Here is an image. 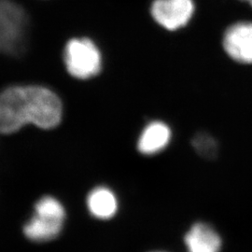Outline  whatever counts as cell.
Returning a JSON list of instances; mask_svg holds the SVG:
<instances>
[{
  "mask_svg": "<svg viewBox=\"0 0 252 252\" xmlns=\"http://www.w3.org/2000/svg\"><path fill=\"white\" fill-rule=\"evenodd\" d=\"M87 204L91 213L103 220L112 218L118 210V201L115 194L105 187L94 189L88 196Z\"/></svg>",
  "mask_w": 252,
  "mask_h": 252,
  "instance_id": "obj_9",
  "label": "cell"
},
{
  "mask_svg": "<svg viewBox=\"0 0 252 252\" xmlns=\"http://www.w3.org/2000/svg\"><path fill=\"white\" fill-rule=\"evenodd\" d=\"M223 47L228 55L242 63H252V24L241 22L226 30Z\"/></svg>",
  "mask_w": 252,
  "mask_h": 252,
  "instance_id": "obj_5",
  "label": "cell"
},
{
  "mask_svg": "<svg viewBox=\"0 0 252 252\" xmlns=\"http://www.w3.org/2000/svg\"><path fill=\"white\" fill-rule=\"evenodd\" d=\"M62 103L41 86H13L0 94V134H12L27 124L43 129L58 126Z\"/></svg>",
  "mask_w": 252,
  "mask_h": 252,
  "instance_id": "obj_1",
  "label": "cell"
},
{
  "mask_svg": "<svg viewBox=\"0 0 252 252\" xmlns=\"http://www.w3.org/2000/svg\"><path fill=\"white\" fill-rule=\"evenodd\" d=\"M248 2H249V3H250V4L252 6V0H248Z\"/></svg>",
  "mask_w": 252,
  "mask_h": 252,
  "instance_id": "obj_11",
  "label": "cell"
},
{
  "mask_svg": "<svg viewBox=\"0 0 252 252\" xmlns=\"http://www.w3.org/2000/svg\"><path fill=\"white\" fill-rule=\"evenodd\" d=\"M192 146L199 155L211 159L216 157L219 151V145L216 139L207 133H198L192 138Z\"/></svg>",
  "mask_w": 252,
  "mask_h": 252,
  "instance_id": "obj_10",
  "label": "cell"
},
{
  "mask_svg": "<svg viewBox=\"0 0 252 252\" xmlns=\"http://www.w3.org/2000/svg\"><path fill=\"white\" fill-rule=\"evenodd\" d=\"M161 252V251H156V252Z\"/></svg>",
  "mask_w": 252,
  "mask_h": 252,
  "instance_id": "obj_12",
  "label": "cell"
},
{
  "mask_svg": "<svg viewBox=\"0 0 252 252\" xmlns=\"http://www.w3.org/2000/svg\"><path fill=\"white\" fill-rule=\"evenodd\" d=\"M187 252H220L221 237L212 226L205 222H196L184 236Z\"/></svg>",
  "mask_w": 252,
  "mask_h": 252,
  "instance_id": "obj_7",
  "label": "cell"
},
{
  "mask_svg": "<svg viewBox=\"0 0 252 252\" xmlns=\"http://www.w3.org/2000/svg\"><path fill=\"white\" fill-rule=\"evenodd\" d=\"M63 62L68 73L80 80L96 76L102 67L98 47L87 37L70 39L63 51Z\"/></svg>",
  "mask_w": 252,
  "mask_h": 252,
  "instance_id": "obj_3",
  "label": "cell"
},
{
  "mask_svg": "<svg viewBox=\"0 0 252 252\" xmlns=\"http://www.w3.org/2000/svg\"><path fill=\"white\" fill-rule=\"evenodd\" d=\"M63 219L36 213L24 228L27 238L36 242H47L56 238L62 231Z\"/></svg>",
  "mask_w": 252,
  "mask_h": 252,
  "instance_id": "obj_8",
  "label": "cell"
},
{
  "mask_svg": "<svg viewBox=\"0 0 252 252\" xmlns=\"http://www.w3.org/2000/svg\"><path fill=\"white\" fill-rule=\"evenodd\" d=\"M172 139L170 126L162 121H153L145 126L137 141V150L147 156H153L164 151Z\"/></svg>",
  "mask_w": 252,
  "mask_h": 252,
  "instance_id": "obj_6",
  "label": "cell"
},
{
  "mask_svg": "<svg viewBox=\"0 0 252 252\" xmlns=\"http://www.w3.org/2000/svg\"><path fill=\"white\" fill-rule=\"evenodd\" d=\"M192 0H155L152 5V15L163 28L175 31L185 27L192 17Z\"/></svg>",
  "mask_w": 252,
  "mask_h": 252,
  "instance_id": "obj_4",
  "label": "cell"
},
{
  "mask_svg": "<svg viewBox=\"0 0 252 252\" xmlns=\"http://www.w3.org/2000/svg\"><path fill=\"white\" fill-rule=\"evenodd\" d=\"M243 1H247L248 2V0H243Z\"/></svg>",
  "mask_w": 252,
  "mask_h": 252,
  "instance_id": "obj_13",
  "label": "cell"
},
{
  "mask_svg": "<svg viewBox=\"0 0 252 252\" xmlns=\"http://www.w3.org/2000/svg\"><path fill=\"white\" fill-rule=\"evenodd\" d=\"M28 18L12 0H0V54L17 55L27 43Z\"/></svg>",
  "mask_w": 252,
  "mask_h": 252,
  "instance_id": "obj_2",
  "label": "cell"
}]
</instances>
